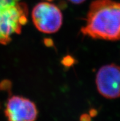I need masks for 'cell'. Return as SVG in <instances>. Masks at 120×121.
Masks as SVG:
<instances>
[{
  "mask_svg": "<svg viewBox=\"0 0 120 121\" xmlns=\"http://www.w3.org/2000/svg\"><path fill=\"white\" fill-rule=\"evenodd\" d=\"M70 3H73V4H79L81 3H83L84 1H85L86 0H67Z\"/></svg>",
  "mask_w": 120,
  "mask_h": 121,
  "instance_id": "9",
  "label": "cell"
},
{
  "mask_svg": "<svg viewBox=\"0 0 120 121\" xmlns=\"http://www.w3.org/2000/svg\"><path fill=\"white\" fill-rule=\"evenodd\" d=\"M4 113L8 121H36L38 111L32 101L14 95L7 101Z\"/></svg>",
  "mask_w": 120,
  "mask_h": 121,
  "instance_id": "5",
  "label": "cell"
},
{
  "mask_svg": "<svg viewBox=\"0 0 120 121\" xmlns=\"http://www.w3.org/2000/svg\"><path fill=\"white\" fill-rule=\"evenodd\" d=\"M47 1H52V0H47Z\"/></svg>",
  "mask_w": 120,
  "mask_h": 121,
  "instance_id": "11",
  "label": "cell"
},
{
  "mask_svg": "<svg viewBox=\"0 0 120 121\" xmlns=\"http://www.w3.org/2000/svg\"><path fill=\"white\" fill-rule=\"evenodd\" d=\"M32 19L37 29L44 33H56L62 23L60 9L48 2H41L34 6L32 11Z\"/></svg>",
  "mask_w": 120,
  "mask_h": 121,
  "instance_id": "3",
  "label": "cell"
},
{
  "mask_svg": "<svg viewBox=\"0 0 120 121\" xmlns=\"http://www.w3.org/2000/svg\"><path fill=\"white\" fill-rule=\"evenodd\" d=\"M84 36L93 39H120V3L113 0H95L91 3L86 23L81 28Z\"/></svg>",
  "mask_w": 120,
  "mask_h": 121,
  "instance_id": "1",
  "label": "cell"
},
{
  "mask_svg": "<svg viewBox=\"0 0 120 121\" xmlns=\"http://www.w3.org/2000/svg\"><path fill=\"white\" fill-rule=\"evenodd\" d=\"M45 41H44V43L46 44V46H53V43L52 41V40L51 39H45Z\"/></svg>",
  "mask_w": 120,
  "mask_h": 121,
  "instance_id": "8",
  "label": "cell"
},
{
  "mask_svg": "<svg viewBox=\"0 0 120 121\" xmlns=\"http://www.w3.org/2000/svg\"><path fill=\"white\" fill-rule=\"evenodd\" d=\"M74 58H72L70 56H67V57H64L62 61V64L64 65V66H70L74 63Z\"/></svg>",
  "mask_w": 120,
  "mask_h": 121,
  "instance_id": "6",
  "label": "cell"
},
{
  "mask_svg": "<svg viewBox=\"0 0 120 121\" xmlns=\"http://www.w3.org/2000/svg\"><path fill=\"white\" fill-rule=\"evenodd\" d=\"M96 84L97 91L103 97H120V66L115 64L102 66L96 74Z\"/></svg>",
  "mask_w": 120,
  "mask_h": 121,
  "instance_id": "4",
  "label": "cell"
},
{
  "mask_svg": "<svg viewBox=\"0 0 120 121\" xmlns=\"http://www.w3.org/2000/svg\"><path fill=\"white\" fill-rule=\"evenodd\" d=\"M28 15L25 3L0 0V44H7L11 41V36L21 33L22 26L28 22Z\"/></svg>",
  "mask_w": 120,
  "mask_h": 121,
  "instance_id": "2",
  "label": "cell"
},
{
  "mask_svg": "<svg viewBox=\"0 0 120 121\" xmlns=\"http://www.w3.org/2000/svg\"><path fill=\"white\" fill-rule=\"evenodd\" d=\"M97 114V111L95 109H92L90 111V112H89V114H90V116L91 117H95Z\"/></svg>",
  "mask_w": 120,
  "mask_h": 121,
  "instance_id": "10",
  "label": "cell"
},
{
  "mask_svg": "<svg viewBox=\"0 0 120 121\" xmlns=\"http://www.w3.org/2000/svg\"><path fill=\"white\" fill-rule=\"evenodd\" d=\"M80 121H91V117L89 114H83L80 117Z\"/></svg>",
  "mask_w": 120,
  "mask_h": 121,
  "instance_id": "7",
  "label": "cell"
}]
</instances>
